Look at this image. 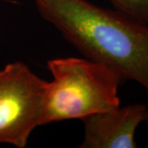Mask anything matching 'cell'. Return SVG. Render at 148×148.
<instances>
[{
  "instance_id": "cell-2",
  "label": "cell",
  "mask_w": 148,
  "mask_h": 148,
  "mask_svg": "<svg viewBox=\"0 0 148 148\" xmlns=\"http://www.w3.org/2000/svg\"><path fill=\"white\" fill-rule=\"evenodd\" d=\"M53 76L43 92L39 126L53 122L83 119L120 106L119 88L124 82L111 67L86 58L49 59Z\"/></svg>"
},
{
  "instance_id": "cell-4",
  "label": "cell",
  "mask_w": 148,
  "mask_h": 148,
  "mask_svg": "<svg viewBox=\"0 0 148 148\" xmlns=\"http://www.w3.org/2000/svg\"><path fill=\"white\" fill-rule=\"evenodd\" d=\"M147 106L133 103L82 119L84 138L80 148H136L138 126L147 121Z\"/></svg>"
},
{
  "instance_id": "cell-1",
  "label": "cell",
  "mask_w": 148,
  "mask_h": 148,
  "mask_svg": "<svg viewBox=\"0 0 148 148\" xmlns=\"http://www.w3.org/2000/svg\"><path fill=\"white\" fill-rule=\"evenodd\" d=\"M39 14L85 58L148 91V25L89 0H32Z\"/></svg>"
},
{
  "instance_id": "cell-3",
  "label": "cell",
  "mask_w": 148,
  "mask_h": 148,
  "mask_svg": "<svg viewBox=\"0 0 148 148\" xmlns=\"http://www.w3.org/2000/svg\"><path fill=\"white\" fill-rule=\"evenodd\" d=\"M46 81L16 61L0 69V144L24 148L39 126Z\"/></svg>"
},
{
  "instance_id": "cell-6",
  "label": "cell",
  "mask_w": 148,
  "mask_h": 148,
  "mask_svg": "<svg viewBox=\"0 0 148 148\" xmlns=\"http://www.w3.org/2000/svg\"><path fill=\"white\" fill-rule=\"evenodd\" d=\"M147 122H148V115H147Z\"/></svg>"
},
{
  "instance_id": "cell-5",
  "label": "cell",
  "mask_w": 148,
  "mask_h": 148,
  "mask_svg": "<svg viewBox=\"0 0 148 148\" xmlns=\"http://www.w3.org/2000/svg\"><path fill=\"white\" fill-rule=\"evenodd\" d=\"M114 9L134 21L148 25V0H108Z\"/></svg>"
}]
</instances>
